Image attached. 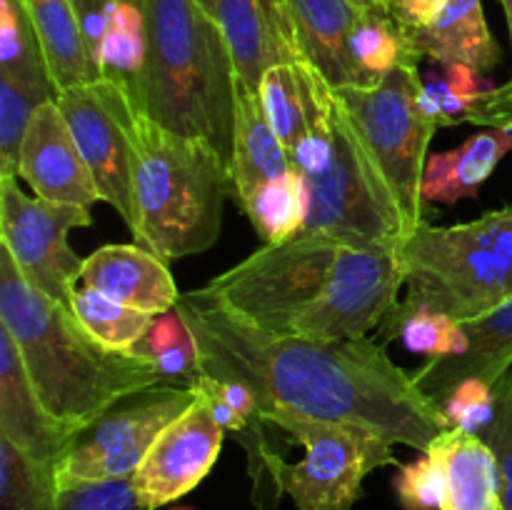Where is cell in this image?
Listing matches in <instances>:
<instances>
[{
	"label": "cell",
	"instance_id": "obj_1",
	"mask_svg": "<svg viewBox=\"0 0 512 510\" xmlns=\"http://www.w3.org/2000/svg\"><path fill=\"white\" fill-rule=\"evenodd\" d=\"M175 310L198 345L200 373L248 385L268 423H350L420 453L453 428L448 415L420 393L413 375L385 355L380 340L273 335L203 290L180 293Z\"/></svg>",
	"mask_w": 512,
	"mask_h": 510
},
{
	"label": "cell",
	"instance_id": "obj_2",
	"mask_svg": "<svg viewBox=\"0 0 512 510\" xmlns=\"http://www.w3.org/2000/svg\"><path fill=\"white\" fill-rule=\"evenodd\" d=\"M400 285L395 250L303 230L263 245L200 290L273 335L340 340L378 330Z\"/></svg>",
	"mask_w": 512,
	"mask_h": 510
},
{
	"label": "cell",
	"instance_id": "obj_3",
	"mask_svg": "<svg viewBox=\"0 0 512 510\" xmlns=\"http://www.w3.org/2000/svg\"><path fill=\"white\" fill-rule=\"evenodd\" d=\"M0 325L23 358L35 393L50 415L80 430L143 390L168 385L153 360L113 350L85 330L73 308L28 285L0 250Z\"/></svg>",
	"mask_w": 512,
	"mask_h": 510
},
{
	"label": "cell",
	"instance_id": "obj_4",
	"mask_svg": "<svg viewBox=\"0 0 512 510\" xmlns=\"http://www.w3.org/2000/svg\"><path fill=\"white\" fill-rule=\"evenodd\" d=\"M145 60L125 83L135 108L165 128L205 138L233 158L238 70L218 25L195 0H138Z\"/></svg>",
	"mask_w": 512,
	"mask_h": 510
},
{
	"label": "cell",
	"instance_id": "obj_5",
	"mask_svg": "<svg viewBox=\"0 0 512 510\" xmlns=\"http://www.w3.org/2000/svg\"><path fill=\"white\" fill-rule=\"evenodd\" d=\"M230 170L205 138L183 135L135 108L133 235L158 258H188L213 248L223 228Z\"/></svg>",
	"mask_w": 512,
	"mask_h": 510
},
{
	"label": "cell",
	"instance_id": "obj_6",
	"mask_svg": "<svg viewBox=\"0 0 512 510\" xmlns=\"http://www.w3.org/2000/svg\"><path fill=\"white\" fill-rule=\"evenodd\" d=\"M305 75L308 138L290 158L308 188L305 233L398 250L408 235L403 218L375 173L335 88L310 63H305Z\"/></svg>",
	"mask_w": 512,
	"mask_h": 510
},
{
	"label": "cell",
	"instance_id": "obj_7",
	"mask_svg": "<svg viewBox=\"0 0 512 510\" xmlns=\"http://www.w3.org/2000/svg\"><path fill=\"white\" fill-rule=\"evenodd\" d=\"M418 60H400L375 85L335 88L375 173L393 198L405 233L425 220L423 180L428 145L440 125Z\"/></svg>",
	"mask_w": 512,
	"mask_h": 510
},
{
	"label": "cell",
	"instance_id": "obj_8",
	"mask_svg": "<svg viewBox=\"0 0 512 510\" xmlns=\"http://www.w3.org/2000/svg\"><path fill=\"white\" fill-rule=\"evenodd\" d=\"M408 308L465 323L512 298L510 265L478 238L470 223L410 230L395 250Z\"/></svg>",
	"mask_w": 512,
	"mask_h": 510
},
{
	"label": "cell",
	"instance_id": "obj_9",
	"mask_svg": "<svg viewBox=\"0 0 512 510\" xmlns=\"http://www.w3.org/2000/svg\"><path fill=\"white\" fill-rule=\"evenodd\" d=\"M275 428L303 448L298 463L270 453L268 473L280 495H290L298 510H353L365 475L383 465H398L393 443L368 428L313 418H278Z\"/></svg>",
	"mask_w": 512,
	"mask_h": 510
},
{
	"label": "cell",
	"instance_id": "obj_10",
	"mask_svg": "<svg viewBox=\"0 0 512 510\" xmlns=\"http://www.w3.org/2000/svg\"><path fill=\"white\" fill-rule=\"evenodd\" d=\"M195 403V390L160 385L120 400L83 425L55 460L58 488L90 480L133 478L158 435Z\"/></svg>",
	"mask_w": 512,
	"mask_h": 510
},
{
	"label": "cell",
	"instance_id": "obj_11",
	"mask_svg": "<svg viewBox=\"0 0 512 510\" xmlns=\"http://www.w3.org/2000/svg\"><path fill=\"white\" fill-rule=\"evenodd\" d=\"M93 223L90 208L25 195L15 175H0V243L20 275L53 298L73 303L85 258L73 253L68 233Z\"/></svg>",
	"mask_w": 512,
	"mask_h": 510
},
{
	"label": "cell",
	"instance_id": "obj_12",
	"mask_svg": "<svg viewBox=\"0 0 512 510\" xmlns=\"http://www.w3.org/2000/svg\"><path fill=\"white\" fill-rule=\"evenodd\" d=\"M55 103L93 175L100 200L113 205L125 225L133 230L135 103L125 83L110 75H100L90 83L60 90Z\"/></svg>",
	"mask_w": 512,
	"mask_h": 510
},
{
	"label": "cell",
	"instance_id": "obj_13",
	"mask_svg": "<svg viewBox=\"0 0 512 510\" xmlns=\"http://www.w3.org/2000/svg\"><path fill=\"white\" fill-rule=\"evenodd\" d=\"M225 435L228 430L215 420L208 400L195 393V403L158 435L135 470L133 485L140 503L158 510L188 495L213 470Z\"/></svg>",
	"mask_w": 512,
	"mask_h": 510
},
{
	"label": "cell",
	"instance_id": "obj_14",
	"mask_svg": "<svg viewBox=\"0 0 512 510\" xmlns=\"http://www.w3.org/2000/svg\"><path fill=\"white\" fill-rule=\"evenodd\" d=\"M18 178H23L38 198L55 203L90 208L100 200L93 175L55 100L40 105L30 118L20 145Z\"/></svg>",
	"mask_w": 512,
	"mask_h": 510
},
{
	"label": "cell",
	"instance_id": "obj_15",
	"mask_svg": "<svg viewBox=\"0 0 512 510\" xmlns=\"http://www.w3.org/2000/svg\"><path fill=\"white\" fill-rule=\"evenodd\" d=\"M218 25L240 83L258 93L273 65L300 60L283 13V0H195Z\"/></svg>",
	"mask_w": 512,
	"mask_h": 510
},
{
	"label": "cell",
	"instance_id": "obj_16",
	"mask_svg": "<svg viewBox=\"0 0 512 510\" xmlns=\"http://www.w3.org/2000/svg\"><path fill=\"white\" fill-rule=\"evenodd\" d=\"M465 350L458 355L430 358L413 373L420 393L443 410L445 400L468 380H480L493 388L512 368V298L490 313L460 323Z\"/></svg>",
	"mask_w": 512,
	"mask_h": 510
},
{
	"label": "cell",
	"instance_id": "obj_17",
	"mask_svg": "<svg viewBox=\"0 0 512 510\" xmlns=\"http://www.w3.org/2000/svg\"><path fill=\"white\" fill-rule=\"evenodd\" d=\"M80 285L150 315L168 313L180 298L165 260L143 245L98 248L85 258Z\"/></svg>",
	"mask_w": 512,
	"mask_h": 510
},
{
	"label": "cell",
	"instance_id": "obj_18",
	"mask_svg": "<svg viewBox=\"0 0 512 510\" xmlns=\"http://www.w3.org/2000/svg\"><path fill=\"white\" fill-rule=\"evenodd\" d=\"M283 13L298 58L313 65L333 88L368 85L350 50L360 18L350 0H283Z\"/></svg>",
	"mask_w": 512,
	"mask_h": 510
},
{
	"label": "cell",
	"instance_id": "obj_19",
	"mask_svg": "<svg viewBox=\"0 0 512 510\" xmlns=\"http://www.w3.org/2000/svg\"><path fill=\"white\" fill-rule=\"evenodd\" d=\"M75 433L78 430L48 413L13 338L0 325V435L25 453L55 465Z\"/></svg>",
	"mask_w": 512,
	"mask_h": 510
},
{
	"label": "cell",
	"instance_id": "obj_20",
	"mask_svg": "<svg viewBox=\"0 0 512 510\" xmlns=\"http://www.w3.org/2000/svg\"><path fill=\"white\" fill-rule=\"evenodd\" d=\"M403 28V25H400ZM405 50L420 63L465 65L478 75L498 68L500 48L485 20L483 0H445L438 18L425 28H403Z\"/></svg>",
	"mask_w": 512,
	"mask_h": 510
},
{
	"label": "cell",
	"instance_id": "obj_21",
	"mask_svg": "<svg viewBox=\"0 0 512 510\" xmlns=\"http://www.w3.org/2000/svg\"><path fill=\"white\" fill-rule=\"evenodd\" d=\"M293 170L288 150L265 115L260 93L238 80L235 133L230 158V195L243 208L260 188Z\"/></svg>",
	"mask_w": 512,
	"mask_h": 510
},
{
	"label": "cell",
	"instance_id": "obj_22",
	"mask_svg": "<svg viewBox=\"0 0 512 510\" xmlns=\"http://www.w3.org/2000/svg\"><path fill=\"white\" fill-rule=\"evenodd\" d=\"M23 5L43 48L55 93L103 75L73 0H23Z\"/></svg>",
	"mask_w": 512,
	"mask_h": 510
},
{
	"label": "cell",
	"instance_id": "obj_23",
	"mask_svg": "<svg viewBox=\"0 0 512 510\" xmlns=\"http://www.w3.org/2000/svg\"><path fill=\"white\" fill-rule=\"evenodd\" d=\"M508 150H512V128H485L470 135L460 148L430 155L423 180L425 203L453 205L475 198Z\"/></svg>",
	"mask_w": 512,
	"mask_h": 510
},
{
	"label": "cell",
	"instance_id": "obj_24",
	"mask_svg": "<svg viewBox=\"0 0 512 510\" xmlns=\"http://www.w3.org/2000/svg\"><path fill=\"white\" fill-rule=\"evenodd\" d=\"M430 450L445 470L443 510H503L498 465L480 435L450 428Z\"/></svg>",
	"mask_w": 512,
	"mask_h": 510
},
{
	"label": "cell",
	"instance_id": "obj_25",
	"mask_svg": "<svg viewBox=\"0 0 512 510\" xmlns=\"http://www.w3.org/2000/svg\"><path fill=\"white\" fill-rule=\"evenodd\" d=\"M258 93L270 125L278 133L280 143L285 145L290 158H293L300 150V145L305 143V138H308L310 125L305 60H290V63L273 65L263 75Z\"/></svg>",
	"mask_w": 512,
	"mask_h": 510
},
{
	"label": "cell",
	"instance_id": "obj_26",
	"mask_svg": "<svg viewBox=\"0 0 512 510\" xmlns=\"http://www.w3.org/2000/svg\"><path fill=\"white\" fill-rule=\"evenodd\" d=\"M0 78L50 98L58 95L23 0H0Z\"/></svg>",
	"mask_w": 512,
	"mask_h": 510
},
{
	"label": "cell",
	"instance_id": "obj_27",
	"mask_svg": "<svg viewBox=\"0 0 512 510\" xmlns=\"http://www.w3.org/2000/svg\"><path fill=\"white\" fill-rule=\"evenodd\" d=\"M243 210L265 245H278L295 238L303 233L308 220V188L303 175L293 168L288 175L260 188L243 205Z\"/></svg>",
	"mask_w": 512,
	"mask_h": 510
},
{
	"label": "cell",
	"instance_id": "obj_28",
	"mask_svg": "<svg viewBox=\"0 0 512 510\" xmlns=\"http://www.w3.org/2000/svg\"><path fill=\"white\" fill-rule=\"evenodd\" d=\"M55 498V465L0 435V510H53Z\"/></svg>",
	"mask_w": 512,
	"mask_h": 510
},
{
	"label": "cell",
	"instance_id": "obj_29",
	"mask_svg": "<svg viewBox=\"0 0 512 510\" xmlns=\"http://www.w3.org/2000/svg\"><path fill=\"white\" fill-rule=\"evenodd\" d=\"M378 333L383 335L380 338L383 345H388L395 338H403L410 350L428 355V360L443 358V355H458L468 345L458 320L448 318V315L430 313V310L408 308L403 300H398V305L390 310L388 318L380 323Z\"/></svg>",
	"mask_w": 512,
	"mask_h": 510
},
{
	"label": "cell",
	"instance_id": "obj_30",
	"mask_svg": "<svg viewBox=\"0 0 512 510\" xmlns=\"http://www.w3.org/2000/svg\"><path fill=\"white\" fill-rule=\"evenodd\" d=\"M73 313L78 315L80 323L85 325L90 335L113 350H133L140 340L145 338L148 328L153 325L155 315L143 313V310L128 308L95 290L80 285L78 293L70 303Z\"/></svg>",
	"mask_w": 512,
	"mask_h": 510
},
{
	"label": "cell",
	"instance_id": "obj_31",
	"mask_svg": "<svg viewBox=\"0 0 512 510\" xmlns=\"http://www.w3.org/2000/svg\"><path fill=\"white\" fill-rule=\"evenodd\" d=\"M145 13L138 0H120L105 23L98 45L103 75L130 83L145 60Z\"/></svg>",
	"mask_w": 512,
	"mask_h": 510
},
{
	"label": "cell",
	"instance_id": "obj_32",
	"mask_svg": "<svg viewBox=\"0 0 512 510\" xmlns=\"http://www.w3.org/2000/svg\"><path fill=\"white\" fill-rule=\"evenodd\" d=\"M350 50L368 85L380 83L400 60H415L405 50L403 28L393 13H360L350 38Z\"/></svg>",
	"mask_w": 512,
	"mask_h": 510
},
{
	"label": "cell",
	"instance_id": "obj_33",
	"mask_svg": "<svg viewBox=\"0 0 512 510\" xmlns=\"http://www.w3.org/2000/svg\"><path fill=\"white\" fill-rule=\"evenodd\" d=\"M48 100L55 98L0 78V175L18 178L20 145H23L25 130L35 110Z\"/></svg>",
	"mask_w": 512,
	"mask_h": 510
},
{
	"label": "cell",
	"instance_id": "obj_34",
	"mask_svg": "<svg viewBox=\"0 0 512 510\" xmlns=\"http://www.w3.org/2000/svg\"><path fill=\"white\" fill-rule=\"evenodd\" d=\"M490 398L493 413L478 435L498 465L503 510H512V368L490 388Z\"/></svg>",
	"mask_w": 512,
	"mask_h": 510
},
{
	"label": "cell",
	"instance_id": "obj_35",
	"mask_svg": "<svg viewBox=\"0 0 512 510\" xmlns=\"http://www.w3.org/2000/svg\"><path fill=\"white\" fill-rule=\"evenodd\" d=\"M400 505L405 510H443L445 470L435 450H425L418 460L403 465L395 478Z\"/></svg>",
	"mask_w": 512,
	"mask_h": 510
},
{
	"label": "cell",
	"instance_id": "obj_36",
	"mask_svg": "<svg viewBox=\"0 0 512 510\" xmlns=\"http://www.w3.org/2000/svg\"><path fill=\"white\" fill-rule=\"evenodd\" d=\"M53 510H148L135 493L133 478L90 480L58 488Z\"/></svg>",
	"mask_w": 512,
	"mask_h": 510
},
{
	"label": "cell",
	"instance_id": "obj_37",
	"mask_svg": "<svg viewBox=\"0 0 512 510\" xmlns=\"http://www.w3.org/2000/svg\"><path fill=\"white\" fill-rule=\"evenodd\" d=\"M443 413L448 415L453 428H463L478 435L490 420V413H493L490 388L480 380H468L460 388H455L453 395L445 400Z\"/></svg>",
	"mask_w": 512,
	"mask_h": 510
},
{
	"label": "cell",
	"instance_id": "obj_38",
	"mask_svg": "<svg viewBox=\"0 0 512 510\" xmlns=\"http://www.w3.org/2000/svg\"><path fill=\"white\" fill-rule=\"evenodd\" d=\"M463 123L483 128H512V80L500 88L488 90L463 113Z\"/></svg>",
	"mask_w": 512,
	"mask_h": 510
},
{
	"label": "cell",
	"instance_id": "obj_39",
	"mask_svg": "<svg viewBox=\"0 0 512 510\" xmlns=\"http://www.w3.org/2000/svg\"><path fill=\"white\" fill-rule=\"evenodd\" d=\"M473 233L488 243L512 270V208L490 210L470 223Z\"/></svg>",
	"mask_w": 512,
	"mask_h": 510
},
{
	"label": "cell",
	"instance_id": "obj_40",
	"mask_svg": "<svg viewBox=\"0 0 512 510\" xmlns=\"http://www.w3.org/2000/svg\"><path fill=\"white\" fill-rule=\"evenodd\" d=\"M120 0H73L75 13H78L80 23H83L85 35H88V43L93 48L95 60H98V45L103 38L105 23H108L110 13L118 5Z\"/></svg>",
	"mask_w": 512,
	"mask_h": 510
},
{
	"label": "cell",
	"instance_id": "obj_41",
	"mask_svg": "<svg viewBox=\"0 0 512 510\" xmlns=\"http://www.w3.org/2000/svg\"><path fill=\"white\" fill-rule=\"evenodd\" d=\"M445 0H393L390 13L403 28H425L443 10Z\"/></svg>",
	"mask_w": 512,
	"mask_h": 510
},
{
	"label": "cell",
	"instance_id": "obj_42",
	"mask_svg": "<svg viewBox=\"0 0 512 510\" xmlns=\"http://www.w3.org/2000/svg\"><path fill=\"white\" fill-rule=\"evenodd\" d=\"M358 13H390L393 0H350Z\"/></svg>",
	"mask_w": 512,
	"mask_h": 510
},
{
	"label": "cell",
	"instance_id": "obj_43",
	"mask_svg": "<svg viewBox=\"0 0 512 510\" xmlns=\"http://www.w3.org/2000/svg\"><path fill=\"white\" fill-rule=\"evenodd\" d=\"M505 8V18H508V30H510V43H512V0H500Z\"/></svg>",
	"mask_w": 512,
	"mask_h": 510
},
{
	"label": "cell",
	"instance_id": "obj_44",
	"mask_svg": "<svg viewBox=\"0 0 512 510\" xmlns=\"http://www.w3.org/2000/svg\"><path fill=\"white\" fill-rule=\"evenodd\" d=\"M173 510H193V508H173Z\"/></svg>",
	"mask_w": 512,
	"mask_h": 510
}]
</instances>
